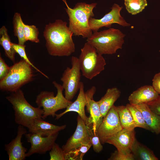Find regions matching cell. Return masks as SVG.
<instances>
[{"label": "cell", "mask_w": 160, "mask_h": 160, "mask_svg": "<svg viewBox=\"0 0 160 160\" xmlns=\"http://www.w3.org/2000/svg\"><path fill=\"white\" fill-rule=\"evenodd\" d=\"M81 51L79 58L81 70L84 76L91 80L104 70L105 60L102 55L87 42Z\"/></svg>", "instance_id": "obj_7"}, {"label": "cell", "mask_w": 160, "mask_h": 160, "mask_svg": "<svg viewBox=\"0 0 160 160\" xmlns=\"http://www.w3.org/2000/svg\"><path fill=\"white\" fill-rule=\"evenodd\" d=\"M122 8L117 4H114L110 12L105 15L100 19L90 17L89 20V24L92 31H98L103 27L110 28L113 23H117L123 27H128L130 24L127 22L121 16L120 12Z\"/></svg>", "instance_id": "obj_10"}, {"label": "cell", "mask_w": 160, "mask_h": 160, "mask_svg": "<svg viewBox=\"0 0 160 160\" xmlns=\"http://www.w3.org/2000/svg\"><path fill=\"white\" fill-rule=\"evenodd\" d=\"M152 85L155 90L160 95V72L156 73L152 79Z\"/></svg>", "instance_id": "obj_35"}, {"label": "cell", "mask_w": 160, "mask_h": 160, "mask_svg": "<svg viewBox=\"0 0 160 160\" xmlns=\"http://www.w3.org/2000/svg\"><path fill=\"white\" fill-rule=\"evenodd\" d=\"M84 85L83 82L81 81L79 89V92L76 100L70 104L63 112L58 114H56V119H58L66 113L69 112H75L84 121L87 126L89 123V118L86 115L85 107L86 106V98L84 90Z\"/></svg>", "instance_id": "obj_16"}, {"label": "cell", "mask_w": 160, "mask_h": 160, "mask_svg": "<svg viewBox=\"0 0 160 160\" xmlns=\"http://www.w3.org/2000/svg\"><path fill=\"white\" fill-rule=\"evenodd\" d=\"M132 105L141 112L150 131L156 135L160 134V116L153 111L146 103Z\"/></svg>", "instance_id": "obj_19"}, {"label": "cell", "mask_w": 160, "mask_h": 160, "mask_svg": "<svg viewBox=\"0 0 160 160\" xmlns=\"http://www.w3.org/2000/svg\"><path fill=\"white\" fill-rule=\"evenodd\" d=\"M12 45L16 53H17L24 60L36 71L40 73L47 78L49 79L47 75L36 67L29 60L25 51V45H20L12 42Z\"/></svg>", "instance_id": "obj_29"}, {"label": "cell", "mask_w": 160, "mask_h": 160, "mask_svg": "<svg viewBox=\"0 0 160 160\" xmlns=\"http://www.w3.org/2000/svg\"><path fill=\"white\" fill-rule=\"evenodd\" d=\"M124 4L128 12L134 15L142 12L148 4L146 0H124Z\"/></svg>", "instance_id": "obj_26"}, {"label": "cell", "mask_w": 160, "mask_h": 160, "mask_svg": "<svg viewBox=\"0 0 160 160\" xmlns=\"http://www.w3.org/2000/svg\"><path fill=\"white\" fill-rule=\"evenodd\" d=\"M61 20L46 25L43 32L49 54L55 56H68L75 51L73 32Z\"/></svg>", "instance_id": "obj_1"}, {"label": "cell", "mask_w": 160, "mask_h": 160, "mask_svg": "<svg viewBox=\"0 0 160 160\" xmlns=\"http://www.w3.org/2000/svg\"><path fill=\"white\" fill-rule=\"evenodd\" d=\"M96 91L95 87L92 86L85 92L86 98V107L87 111L89 113L88 127L97 130L102 122V116L98 101L93 99V96Z\"/></svg>", "instance_id": "obj_13"}, {"label": "cell", "mask_w": 160, "mask_h": 160, "mask_svg": "<svg viewBox=\"0 0 160 160\" xmlns=\"http://www.w3.org/2000/svg\"><path fill=\"white\" fill-rule=\"evenodd\" d=\"M159 95L152 86L145 85L133 92L128 100L132 105L147 103L155 100Z\"/></svg>", "instance_id": "obj_17"}, {"label": "cell", "mask_w": 160, "mask_h": 160, "mask_svg": "<svg viewBox=\"0 0 160 160\" xmlns=\"http://www.w3.org/2000/svg\"><path fill=\"white\" fill-rule=\"evenodd\" d=\"M135 135V130L129 131L123 128L108 139L105 143L113 145L119 152L126 154L131 153L136 139Z\"/></svg>", "instance_id": "obj_14"}, {"label": "cell", "mask_w": 160, "mask_h": 160, "mask_svg": "<svg viewBox=\"0 0 160 160\" xmlns=\"http://www.w3.org/2000/svg\"><path fill=\"white\" fill-rule=\"evenodd\" d=\"M50 160H65V154L62 148L55 143L49 152Z\"/></svg>", "instance_id": "obj_31"}, {"label": "cell", "mask_w": 160, "mask_h": 160, "mask_svg": "<svg viewBox=\"0 0 160 160\" xmlns=\"http://www.w3.org/2000/svg\"><path fill=\"white\" fill-rule=\"evenodd\" d=\"M0 44L4 49L5 56L15 62L16 52L12 45L7 29L4 25L0 29Z\"/></svg>", "instance_id": "obj_22"}, {"label": "cell", "mask_w": 160, "mask_h": 160, "mask_svg": "<svg viewBox=\"0 0 160 160\" xmlns=\"http://www.w3.org/2000/svg\"><path fill=\"white\" fill-rule=\"evenodd\" d=\"M146 104L153 111L160 116V95L155 100Z\"/></svg>", "instance_id": "obj_33"}, {"label": "cell", "mask_w": 160, "mask_h": 160, "mask_svg": "<svg viewBox=\"0 0 160 160\" xmlns=\"http://www.w3.org/2000/svg\"><path fill=\"white\" fill-rule=\"evenodd\" d=\"M10 68L0 55V80L4 78L7 75Z\"/></svg>", "instance_id": "obj_34"}, {"label": "cell", "mask_w": 160, "mask_h": 160, "mask_svg": "<svg viewBox=\"0 0 160 160\" xmlns=\"http://www.w3.org/2000/svg\"><path fill=\"white\" fill-rule=\"evenodd\" d=\"M32 67L23 59L10 67L7 76L0 81L1 90L12 92L32 81L34 76Z\"/></svg>", "instance_id": "obj_5"}, {"label": "cell", "mask_w": 160, "mask_h": 160, "mask_svg": "<svg viewBox=\"0 0 160 160\" xmlns=\"http://www.w3.org/2000/svg\"><path fill=\"white\" fill-rule=\"evenodd\" d=\"M159 52H160V49L159 50Z\"/></svg>", "instance_id": "obj_36"}, {"label": "cell", "mask_w": 160, "mask_h": 160, "mask_svg": "<svg viewBox=\"0 0 160 160\" xmlns=\"http://www.w3.org/2000/svg\"><path fill=\"white\" fill-rule=\"evenodd\" d=\"M52 84L57 89V93L55 96L53 92L43 91L37 96L36 103L38 106L42 108L44 113L42 118L44 119L49 116L54 117L58 111L66 108L72 103L63 96L64 89L62 85L54 81Z\"/></svg>", "instance_id": "obj_6"}, {"label": "cell", "mask_w": 160, "mask_h": 160, "mask_svg": "<svg viewBox=\"0 0 160 160\" xmlns=\"http://www.w3.org/2000/svg\"><path fill=\"white\" fill-rule=\"evenodd\" d=\"M77 119V125L74 132L62 146L65 154L83 144L91 142L88 126L79 115Z\"/></svg>", "instance_id": "obj_12"}, {"label": "cell", "mask_w": 160, "mask_h": 160, "mask_svg": "<svg viewBox=\"0 0 160 160\" xmlns=\"http://www.w3.org/2000/svg\"><path fill=\"white\" fill-rule=\"evenodd\" d=\"M92 146L91 142L81 145L65 154V160H82L84 155Z\"/></svg>", "instance_id": "obj_25"}, {"label": "cell", "mask_w": 160, "mask_h": 160, "mask_svg": "<svg viewBox=\"0 0 160 160\" xmlns=\"http://www.w3.org/2000/svg\"><path fill=\"white\" fill-rule=\"evenodd\" d=\"M119 120L123 128L129 131L136 128L131 113L126 106H117Z\"/></svg>", "instance_id": "obj_23"}, {"label": "cell", "mask_w": 160, "mask_h": 160, "mask_svg": "<svg viewBox=\"0 0 160 160\" xmlns=\"http://www.w3.org/2000/svg\"><path fill=\"white\" fill-rule=\"evenodd\" d=\"M42 118L36 119L27 128L30 132L37 133L48 136L59 133L65 128V125H55L44 121Z\"/></svg>", "instance_id": "obj_18"}, {"label": "cell", "mask_w": 160, "mask_h": 160, "mask_svg": "<svg viewBox=\"0 0 160 160\" xmlns=\"http://www.w3.org/2000/svg\"><path fill=\"white\" fill-rule=\"evenodd\" d=\"M123 129L121 124L117 109L114 105L103 117L97 130L102 144Z\"/></svg>", "instance_id": "obj_9"}, {"label": "cell", "mask_w": 160, "mask_h": 160, "mask_svg": "<svg viewBox=\"0 0 160 160\" xmlns=\"http://www.w3.org/2000/svg\"><path fill=\"white\" fill-rule=\"evenodd\" d=\"M62 0L67 7L65 9L69 17L68 27L74 35L81 36L83 38L90 37L92 33L89 26V20L90 17H94L93 10L97 3H78L72 8L68 6L66 0Z\"/></svg>", "instance_id": "obj_2"}, {"label": "cell", "mask_w": 160, "mask_h": 160, "mask_svg": "<svg viewBox=\"0 0 160 160\" xmlns=\"http://www.w3.org/2000/svg\"><path fill=\"white\" fill-rule=\"evenodd\" d=\"M24 127L19 125L16 137L9 143L5 145V150L7 152L9 160H24L27 157V149L23 145L21 141L23 135L27 132Z\"/></svg>", "instance_id": "obj_15"}, {"label": "cell", "mask_w": 160, "mask_h": 160, "mask_svg": "<svg viewBox=\"0 0 160 160\" xmlns=\"http://www.w3.org/2000/svg\"><path fill=\"white\" fill-rule=\"evenodd\" d=\"M91 142L94 151L99 153L103 149V146L98 135L97 130L89 127Z\"/></svg>", "instance_id": "obj_30"}, {"label": "cell", "mask_w": 160, "mask_h": 160, "mask_svg": "<svg viewBox=\"0 0 160 160\" xmlns=\"http://www.w3.org/2000/svg\"><path fill=\"white\" fill-rule=\"evenodd\" d=\"M125 36L119 29L109 28L100 32H94L87 41L99 54L112 55L122 49Z\"/></svg>", "instance_id": "obj_3"}, {"label": "cell", "mask_w": 160, "mask_h": 160, "mask_svg": "<svg viewBox=\"0 0 160 160\" xmlns=\"http://www.w3.org/2000/svg\"><path fill=\"white\" fill-rule=\"evenodd\" d=\"M109 160H135L133 154L131 153L126 154L118 151L117 150L112 153L108 159Z\"/></svg>", "instance_id": "obj_32"}, {"label": "cell", "mask_w": 160, "mask_h": 160, "mask_svg": "<svg viewBox=\"0 0 160 160\" xmlns=\"http://www.w3.org/2000/svg\"><path fill=\"white\" fill-rule=\"evenodd\" d=\"M6 98L12 105L16 124L28 128L36 119L42 118L43 109L31 105L20 89Z\"/></svg>", "instance_id": "obj_4"}, {"label": "cell", "mask_w": 160, "mask_h": 160, "mask_svg": "<svg viewBox=\"0 0 160 160\" xmlns=\"http://www.w3.org/2000/svg\"><path fill=\"white\" fill-rule=\"evenodd\" d=\"M126 106L130 111L132 116L136 127H140L150 131L141 112L132 105L127 104Z\"/></svg>", "instance_id": "obj_27"}, {"label": "cell", "mask_w": 160, "mask_h": 160, "mask_svg": "<svg viewBox=\"0 0 160 160\" xmlns=\"http://www.w3.org/2000/svg\"><path fill=\"white\" fill-rule=\"evenodd\" d=\"M135 159L139 160H158L153 152L136 139L132 151Z\"/></svg>", "instance_id": "obj_21"}, {"label": "cell", "mask_w": 160, "mask_h": 160, "mask_svg": "<svg viewBox=\"0 0 160 160\" xmlns=\"http://www.w3.org/2000/svg\"><path fill=\"white\" fill-rule=\"evenodd\" d=\"M72 67H67L63 72L60 81L65 90V97L71 101L79 90L81 76L79 58L73 56L71 58Z\"/></svg>", "instance_id": "obj_8"}, {"label": "cell", "mask_w": 160, "mask_h": 160, "mask_svg": "<svg viewBox=\"0 0 160 160\" xmlns=\"http://www.w3.org/2000/svg\"><path fill=\"white\" fill-rule=\"evenodd\" d=\"M23 23L20 14L19 13H15L13 20L14 34L18 38V44L22 45H24L26 41L24 35Z\"/></svg>", "instance_id": "obj_24"}, {"label": "cell", "mask_w": 160, "mask_h": 160, "mask_svg": "<svg viewBox=\"0 0 160 160\" xmlns=\"http://www.w3.org/2000/svg\"><path fill=\"white\" fill-rule=\"evenodd\" d=\"M121 92L116 87L108 89L104 95L98 101L103 118L120 97Z\"/></svg>", "instance_id": "obj_20"}, {"label": "cell", "mask_w": 160, "mask_h": 160, "mask_svg": "<svg viewBox=\"0 0 160 160\" xmlns=\"http://www.w3.org/2000/svg\"><path fill=\"white\" fill-rule=\"evenodd\" d=\"M59 133L54 135L44 136L40 134L30 132L26 133L25 137L28 142L31 144V147L26 153L29 157L34 153L44 154L50 151L58 136Z\"/></svg>", "instance_id": "obj_11"}, {"label": "cell", "mask_w": 160, "mask_h": 160, "mask_svg": "<svg viewBox=\"0 0 160 160\" xmlns=\"http://www.w3.org/2000/svg\"><path fill=\"white\" fill-rule=\"evenodd\" d=\"M24 35L26 41H30L36 43L39 42L38 38L39 31L38 28L33 25H28L23 23Z\"/></svg>", "instance_id": "obj_28"}]
</instances>
